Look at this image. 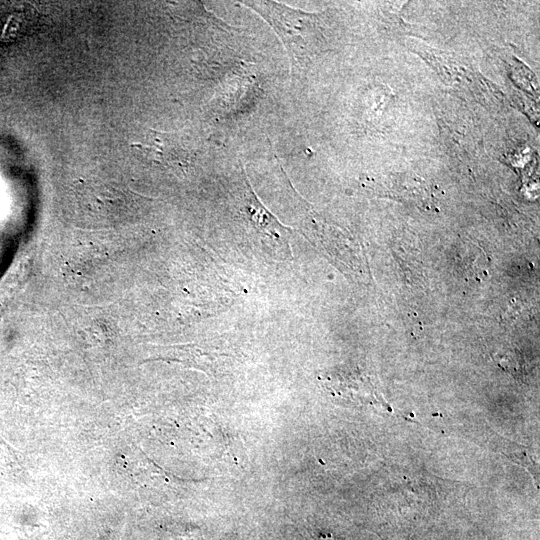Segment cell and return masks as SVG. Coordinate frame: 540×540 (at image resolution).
Instances as JSON below:
<instances>
[{"label": "cell", "instance_id": "cell-3", "mask_svg": "<svg viewBox=\"0 0 540 540\" xmlns=\"http://www.w3.org/2000/svg\"><path fill=\"white\" fill-rule=\"evenodd\" d=\"M249 207L251 219L257 229L265 234L273 235L276 238L280 237V223L264 209L255 196L250 198Z\"/></svg>", "mask_w": 540, "mask_h": 540}, {"label": "cell", "instance_id": "cell-1", "mask_svg": "<svg viewBox=\"0 0 540 540\" xmlns=\"http://www.w3.org/2000/svg\"><path fill=\"white\" fill-rule=\"evenodd\" d=\"M277 33L295 64L312 58L322 42L318 15L274 1H244Z\"/></svg>", "mask_w": 540, "mask_h": 540}, {"label": "cell", "instance_id": "cell-2", "mask_svg": "<svg viewBox=\"0 0 540 540\" xmlns=\"http://www.w3.org/2000/svg\"><path fill=\"white\" fill-rule=\"evenodd\" d=\"M131 147L150 162L178 171H183L192 157L184 141L172 132L151 129L142 141L133 142Z\"/></svg>", "mask_w": 540, "mask_h": 540}]
</instances>
